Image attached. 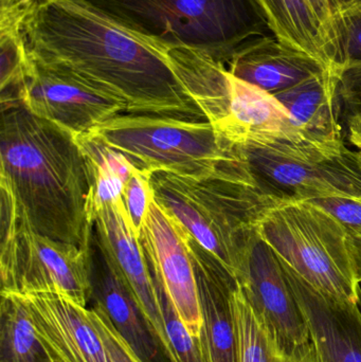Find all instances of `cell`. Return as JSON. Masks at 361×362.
I'll list each match as a JSON object with an SVG mask.
<instances>
[{
    "label": "cell",
    "instance_id": "obj_14",
    "mask_svg": "<svg viewBox=\"0 0 361 362\" xmlns=\"http://www.w3.org/2000/svg\"><path fill=\"white\" fill-rule=\"evenodd\" d=\"M93 230L152 325L167 356L174 362L152 274L139 238L131 229L122 199L97 211Z\"/></svg>",
    "mask_w": 361,
    "mask_h": 362
},
{
    "label": "cell",
    "instance_id": "obj_15",
    "mask_svg": "<svg viewBox=\"0 0 361 362\" xmlns=\"http://www.w3.org/2000/svg\"><path fill=\"white\" fill-rule=\"evenodd\" d=\"M201 315V337L210 362H237V338L232 295L237 280L190 234Z\"/></svg>",
    "mask_w": 361,
    "mask_h": 362
},
{
    "label": "cell",
    "instance_id": "obj_17",
    "mask_svg": "<svg viewBox=\"0 0 361 362\" xmlns=\"http://www.w3.org/2000/svg\"><path fill=\"white\" fill-rule=\"evenodd\" d=\"M341 76L337 70L326 69L273 95L307 139L329 156L341 154L347 146L341 123Z\"/></svg>",
    "mask_w": 361,
    "mask_h": 362
},
{
    "label": "cell",
    "instance_id": "obj_23",
    "mask_svg": "<svg viewBox=\"0 0 361 362\" xmlns=\"http://www.w3.org/2000/svg\"><path fill=\"white\" fill-rule=\"evenodd\" d=\"M154 281V280H153ZM174 362H210L203 337L191 335L171 300L154 282Z\"/></svg>",
    "mask_w": 361,
    "mask_h": 362
},
{
    "label": "cell",
    "instance_id": "obj_18",
    "mask_svg": "<svg viewBox=\"0 0 361 362\" xmlns=\"http://www.w3.org/2000/svg\"><path fill=\"white\" fill-rule=\"evenodd\" d=\"M227 69L235 78L276 95L331 68L275 35H267L244 44Z\"/></svg>",
    "mask_w": 361,
    "mask_h": 362
},
{
    "label": "cell",
    "instance_id": "obj_30",
    "mask_svg": "<svg viewBox=\"0 0 361 362\" xmlns=\"http://www.w3.org/2000/svg\"><path fill=\"white\" fill-rule=\"evenodd\" d=\"M35 0H0V18L25 19Z\"/></svg>",
    "mask_w": 361,
    "mask_h": 362
},
{
    "label": "cell",
    "instance_id": "obj_9",
    "mask_svg": "<svg viewBox=\"0 0 361 362\" xmlns=\"http://www.w3.org/2000/svg\"><path fill=\"white\" fill-rule=\"evenodd\" d=\"M19 104L74 136L89 133L108 119L123 114L120 104L114 100L31 54Z\"/></svg>",
    "mask_w": 361,
    "mask_h": 362
},
{
    "label": "cell",
    "instance_id": "obj_4",
    "mask_svg": "<svg viewBox=\"0 0 361 362\" xmlns=\"http://www.w3.org/2000/svg\"><path fill=\"white\" fill-rule=\"evenodd\" d=\"M160 50L188 48L228 65L249 40L273 35L256 0H85Z\"/></svg>",
    "mask_w": 361,
    "mask_h": 362
},
{
    "label": "cell",
    "instance_id": "obj_5",
    "mask_svg": "<svg viewBox=\"0 0 361 362\" xmlns=\"http://www.w3.org/2000/svg\"><path fill=\"white\" fill-rule=\"evenodd\" d=\"M259 236L316 291L343 303L360 302V249L351 231L321 206L286 198L266 213Z\"/></svg>",
    "mask_w": 361,
    "mask_h": 362
},
{
    "label": "cell",
    "instance_id": "obj_6",
    "mask_svg": "<svg viewBox=\"0 0 361 362\" xmlns=\"http://www.w3.org/2000/svg\"><path fill=\"white\" fill-rule=\"evenodd\" d=\"M89 133L150 174L214 177L246 163L241 152L229 146L206 120L119 114Z\"/></svg>",
    "mask_w": 361,
    "mask_h": 362
},
{
    "label": "cell",
    "instance_id": "obj_7",
    "mask_svg": "<svg viewBox=\"0 0 361 362\" xmlns=\"http://www.w3.org/2000/svg\"><path fill=\"white\" fill-rule=\"evenodd\" d=\"M1 293H54L87 308L91 302L88 249L36 232L8 185L0 182Z\"/></svg>",
    "mask_w": 361,
    "mask_h": 362
},
{
    "label": "cell",
    "instance_id": "obj_8",
    "mask_svg": "<svg viewBox=\"0 0 361 362\" xmlns=\"http://www.w3.org/2000/svg\"><path fill=\"white\" fill-rule=\"evenodd\" d=\"M258 180L286 197L361 200V156L348 146L328 159L301 161L262 148H237Z\"/></svg>",
    "mask_w": 361,
    "mask_h": 362
},
{
    "label": "cell",
    "instance_id": "obj_25",
    "mask_svg": "<svg viewBox=\"0 0 361 362\" xmlns=\"http://www.w3.org/2000/svg\"><path fill=\"white\" fill-rule=\"evenodd\" d=\"M152 174L136 169L127 180L122 194V202L129 216L131 229L140 238L144 219L154 202Z\"/></svg>",
    "mask_w": 361,
    "mask_h": 362
},
{
    "label": "cell",
    "instance_id": "obj_27",
    "mask_svg": "<svg viewBox=\"0 0 361 362\" xmlns=\"http://www.w3.org/2000/svg\"><path fill=\"white\" fill-rule=\"evenodd\" d=\"M334 215L351 232L361 230V200L348 198H320L311 200Z\"/></svg>",
    "mask_w": 361,
    "mask_h": 362
},
{
    "label": "cell",
    "instance_id": "obj_3",
    "mask_svg": "<svg viewBox=\"0 0 361 362\" xmlns=\"http://www.w3.org/2000/svg\"><path fill=\"white\" fill-rule=\"evenodd\" d=\"M150 180L157 204L237 281L245 274L261 221L290 198L258 180L247 160L214 177L155 172Z\"/></svg>",
    "mask_w": 361,
    "mask_h": 362
},
{
    "label": "cell",
    "instance_id": "obj_21",
    "mask_svg": "<svg viewBox=\"0 0 361 362\" xmlns=\"http://www.w3.org/2000/svg\"><path fill=\"white\" fill-rule=\"evenodd\" d=\"M0 362H52L32 321L25 298L1 293Z\"/></svg>",
    "mask_w": 361,
    "mask_h": 362
},
{
    "label": "cell",
    "instance_id": "obj_2",
    "mask_svg": "<svg viewBox=\"0 0 361 362\" xmlns=\"http://www.w3.org/2000/svg\"><path fill=\"white\" fill-rule=\"evenodd\" d=\"M1 112L0 182L36 232L88 249L93 176L76 136L19 104Z\"/></svg>",
    "mask_w": 361,
    "mask_h": 362
},
{
    "label": "cell",
    "instance_id": "obj_34",
    "mask_svg": "<svg viewBox=\"0 0 361 362\" xmlns=\"http://www.w3.org/2000/svg\"><path fill=\"white\" fill-rule=\"evenodd\" d=\"M0 23H14V21H0ZM15 23H21V21H15ZM25 23V21H23Z\"/></svg>",
    "mask_w": 361,
    "mask_h": 362
},
{
    "label": "cell",
    "instance_id": "obj_31",
    "mask_svg": "<svg viewBox=\"0 0 361 362\" xmlns=\"http://www.w3.org/2000/svg\"><path fill=\"white\" fill-rule=\"evenodd\" d=\"M343 119L345 141L354 146L361 156V116H345Z\"/></svg>",
    "mask_w": 361,
    "mask_h": 362
},
{
    "label": "cell",
    "instance_id": "obj_32",
    "mask_svg": "<svg viewBox=\"0 0 361 362\" xmlns=\"http://www.w3.org/2000/svg\"><path fill=\"white\" fill-rule=\"evenodd\" d=\"M335 6H336V11L338 8H347V6H352V4H356V2L360 1V0H333Z\"/></svg>",
    "mask_w": 361,
    "mask_h": 362
},
{
    "label": "cell",
    "instance_id": "obj_26",
    "mask_svg": "<svg viewBox=\"0 0 361 362\" xmlns=\"http://www.w3.org/2000/svg\"><path fill=\"white\" fill-rule=\"evenodd\" d=\"M89 308L91 320L102 338L106 351L112 362H141L138 358L131 346L123 339L117 331L107 315L102 308L91 303Z\"/></svg>",
    "mask_w": 361,
    "mask_h": 362
},
{
    "label": "cell",
    "instance_id": "obj_29",
    "mask_svg": "<svg viewBox=\"0 0 361 362\" xmlns=\"http://www.w3.org/2000/svg\"><path fill=\"white\" fill-rule=\"evenodd\" d=\"M307 1L311 4L314 12L317 14L318 18L320 19L322 25L330 34L335 47L334 19L336 6H335L334 1L333 0H307Z\"/></svg>",
    "mask_w": 361,
    "mask_h": 362
},
{
    "label": "cell",
    "instance_id": "obj_20",
    "mask_svg": "<svg viewBox=\"0 0 361 362\" xmlns=\"http://www.w3.org/2000/svg\"><path fill=\"white\" fill-rule=\"evenodd\" d=\"M232 306L237 329V362H322L317 349L309 354L288 352L250 303L239 282L233 291Z\"/></svg>",
    "mask_w": 361,
    "mask_h": 362
},
{
    "label": "cell",
    "instance_id": "obj_19",
    "mask_svg": "<svg viewBox=\"0 0 361 362\" xmlns=\"http://www.w3.org/2000/svg\"><path fill=\"white\" fill-rule=\"evenodd\" d=\"M273 35L339 71L330 34L307 0H256ZM341 72V71H339Z\"/></svg>",
    "mask_w": 361,
    "mask_h": 362
},
{
    "label": "cell",
    "instance_id": "obj_12",
    "mask_svg": "<svg viewBox=\"0 0 361 362\" xmlns=\"http://www.w3.org/2000/svg\"><path fill=\"white\" fill-rule=\"evenodd\" d=\"M91 303L105 312L141 362H172L95 230L88 245Z\"/></svg>",
    "mask_w": 361,
    "mask_h": 362
},
{
    "label": "cell",
    "instance_id": "obj_1",
    "mask_svg": "<svg viewBox=\"0 0 361 362\" xmlns=\"http://www.w3.org/2000/svg\"><path fill=\"white\" fill-rule=\"evenodd\" d=\"M30 54L120 104L123 114L205 120L167 53L85 0H35Z\"/></svg>",
    "mask_w": 361,
    "mask_h": 362
},
{
    "label": "cell",
    "instance_id": "obj_10",
    "mask_svg": "<svg viewBox=\"0 0 361 362\" xmlns=\"http://www.w3.org/2000/svg\"><path fill=\"white\" fill-rule=\"evenodd\" d=\"M154 282L171 300L191 335L201 336V315L188 233L153 202L140 233Z\"/></svg>",
    "mask_w": 361,
    "mask_h": 362
},
{
    "label": "cell",
    "instance_id": "obj_35",
    "mask_svg": "<svg viewBox=\"0 0 361 362\" xmlns=\"http://www.w3.org/2000/svg\"><path fill=\"white\" fill-rule=\"evenodd\" d=\"M358 304H360V310H361V295H360V302H358Z\"/></svg>",
    "mask_w": 361,
    "mask_h": 362
},
{
    "label": "cell",
    "instance_id": "obj_13",
    "mask_svg": "<svg viewBox=\"0 0 361 362\" xmlns=\"http://www.w3.org/2000/svg\"><path fill=\"white\" fill-rule=\"evenodd\" d=\"M21 296L52 362H112L88 308L59 293Z\"/></svg>",
    "mask_w": 361,
    "mask_h": 362
},
{
    "label": "cell",
    "instance_id": "obj_22",
    "mask_svg": "<svg viewBox=\"0 0 361 362\" xmlns=\"http://www.w3.org/2000/svg\"><path fill=\"white\" fill-rule=\"evenodd\" d=\"M30 63L23 23L0 25V89L1 108L18 105Z\"/></svg>",
    "mask_w": 361,
    "mask_h": 362
},
{
    "label": "cell",
    "instance_id": "obj_16",
    "mask_svg": "<svg viewBox=\"0 0 361 362\" xmlns=\"http://www.w3.org/2000/svg\"><path fill=\"white\" fill-rule=\"evenodd\" d=\"M282 266L321 361L361 362L360 304L331 299L309 286L288 266Z\"/></svg>",
    "mask_w": 361,
    "mask_h": 362
},
{
    "label": "cell",
    "instance_id": "obj_11",
    "mask_svg": "<svg viewBox=\"0 0 361 362\" xmlns=\"http://www.w3.org/2000/svg\"><path fill=\"white\" fill-rule=\"evenodd\" d=\"M237 282L288 352L301 355L316 350L311 329L283 266L260 236L250 251L245 274Z\"/></svg>",
    "mask_w": 361,
    "mask_h": 362
},
{
    "label": "cell",
    "instance_id": "obj_24",
    "mask_svg": "<svg viewBox=\"0 0 361 362\" xmlns=\"http://www.w3.org/2000/svg\"><path fill=\"white\" fill-rule=\"evenodd\" d=\"M334 37L335 59L341 74L361 66V0L336 11Z\"/></svg>",
    "mask_w": 361,
    "mask_h": 362
},
{
    "label": "cell",
    "instance_id": "obj_28",
    "mask_svg": "<svg viewBox=\"0 0 361 362\" xmlns=\"http://www.w3.org/2000/svg\"><path fill=\"white\" fill-rule=\"evenodd\" d=\"M343 117L361 116V66L343 70L339 83Z\"/></svg>",
    "mask_w": 361,
    "mask_h": 362
},
{
    "label": "cell",
    "instance_id": "obj_33",
    "mask_svg": "<svg viewBox=\"0 0 361 362\" xmlns=\"http://www.w3.org/2000/svg\"><path fill=\"white\" fill-rule=\"evenodd\" d=\"M353 235L354 240H355L356 245H357L358 249H360L361 253V230L357 232H351Z\"/></svg>",
    "mask_w": 361,
    "mask_h": 362
}]
</instances>
